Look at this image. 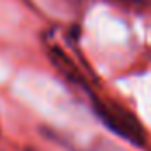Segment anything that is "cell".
Instances as JSON below:
<instances>
[{"label":"cell","instance_id":"6da1fadb","mask_svg":"<svg viewBox=\"0 0 151 151\" xmlns=\"http://www.w3.org/2000/svg\"><path fill=\"white\" fill-rule=\"evenodd\" d=\"M95 114L99 116V119L111 130L116 135H119L121 139H125L127 142L142 148L146 144V132L144 127L141 125V121L135 118V114L128 111L127 107L114 104V102H100L97 100L95 106Z\"/></svg>","mask_w":151,"mask_h":151},{"label":"cell","instance_id":"7a4b0ae2","mask_svg":"<svg viewBox=\"0 0 151 151\" xmlns=\"http://www.w3.org/2000/svg\"><path fill=\"white\" fill-rule=\"evenodd\" d=\"M49 58H51L53 65L65 76L67 79L83 84V77H81V74H79L77 67L74 65V62H72V60H70V58H69V56H67L58 46H51V47H49Z\"/></svg>","mask_w":151,"mask_h":151},{"label":"cell","instance_id":"3957f363","mask_svg":"<svg viewBox=\"0 0 151 151\" xmlns=\"http://www.w3.org/2000/svg\"><path fill=\"white\" fill-rule=\"evenodd\" d=\"M121 2H128V4H141L144 0H121Z\"/></svg>","mask_w":151,"mask_h":151},{"label":"cell","instance_id":"277c9868","mask_svg":"<svg viewBox=\"0 0 151 151\" xmlns=\"http://www.w3.org/2000/svg\"><path fill=\"white\" fill-rule=\"evenodd\" d=\"M25 151H37L35 148H25Z\"/></svg>","mask_w":151,"mask_h":151}]
</instances>
